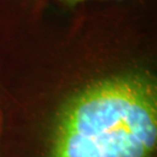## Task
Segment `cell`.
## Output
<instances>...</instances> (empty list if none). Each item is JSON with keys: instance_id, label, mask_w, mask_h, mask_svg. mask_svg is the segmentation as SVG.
Wrapping results in <instances>:
<instances>
[{"instance_id": "2", "label": "cell", "mask_w": 157, "mask_h": 157, "mask_svg": "<svg viewBox=\"0 0 157 157\" xmlns=\"http://www.w3.org/2000/svg\"><path fill=\"white\" fill-rule=\"evenodd\" d=\"M55 1L60 3L61 5L65 6V7L74 8V7H76V6H78V4H81V3L90 1V0H55Z\"/></svg>"}, {"instance_id": "1", "label": "cell", "mask_w": 157, "mask_h": 157, "mask_svg": "<svg viewBox=\"0 0 157 157\" xmlns=\"http://www.w3.org/2000/svg\"><path fill=\"white\" fill-rule=\"evenodd\" d=\"M156 143V78L133 68L91 82L71 97L49 157H150Z\"/></svg>"}]
</instances>
